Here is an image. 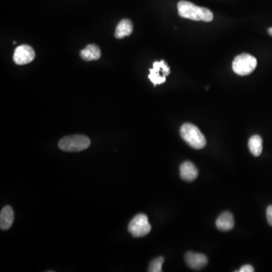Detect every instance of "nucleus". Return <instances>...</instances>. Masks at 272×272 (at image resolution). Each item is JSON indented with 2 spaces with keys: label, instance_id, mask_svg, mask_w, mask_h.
Here are the masks:
<instances>
[{
  "label": "nucleus",
  "instance_id": "4468645a",
  "mask_svg": "<svg viewBox=\"0 0 272 272\" xmlns=\"http://www.w3.org/2000/svg\"><path fill=\"white\" fill-rule=\"evenodd\" d=\"M248 146L253 156H260L263 152V139L259 135H253L249 139Z\"/></svg>",
  "mask_w": 272,
  "mask_h": 272
},
{
  "label": "nucleus",
  "instance_id": "423d86ee",
  "mask_svg": "<svg viewBox=\"0 0 272 272\" xmlns=\"http://www.w3.org/2000/svg\"><path fill=\"white\" fill-rule=\"evenodd\" d=\"M148 78L155 85L166 82V77L170 74V68L165 61H155L153 68L150 69Z\"/></svg>",
  "mask_w": 272,
  "mask_h": 272
},
{
  "label": "nucleus",
  "instance_id": "f03ea898",
  "mask_svg": "<svg viewBox=\"0 0 272 272\" xmlns=\"http://www.w3.org/2000/svg\"><path fill=\"white\" fill-rule=\"evenodd\" d=\"M181 137L194 149H202L206 145V138L198 127L192 123H185L180 129Z\"/></svg>",
  "mask_w": 272,
  "mask_h": 272
},
{
  "label": "nucleus",
  "instance_id": "dca6fc26",
  "mask_svg": "<svg viewBox=\"0 0 272 272\" xmlns=\"http://www.w3.org/2000/svg\"><path fill=\"white\" fill-rule=\"evenodd\" d=\"M254 269L253 266L250 265H245V266H242L237 272H254Z\"/></svg>",
  "mask_w": 272,
  "mask_h": 272
},
{
  "label": "nucleus",
  "instance_id": "0eeeda50",
  "mask_svg": "<svg viewBox=\"0 0 272 272\" xmlns=\"http://www.w3.org/2000/svg\"><path fill=\"white\" fill-rule=\"evenodd\" d=\"M34 58H35V52L30 45H20L15 48L13 59L17 65H27L34 61Z\"/></svg>",
  "mask_w": 272,
  "mask_h": 272
},
{
  "label": "nucleus",
  "instance_id": "39448f33",
  "mask_svg": "<svg viewBox=\"0 0 272 272\" xmlns=\"http://www.w3.org/2000/svg\"><path fill=\"white\" fill-rule=\"evenodd\" d=\"M129 233L134 237H142L146 236L152 231V226L145 214L136 215L129 222L128 226Z\"/></svg>",
  "mask_w": 272,
  "mask_h": 272
},
{
  "label": "nucleus",
  "instance_id": "9b49d317",
  "mask_svg": "<svg viewBox=\"0 0 272 272\" xmlns=\"http://www.w3.org/2000/svg\"><path fill=\"white\" fill-rule=\"evenodd\" d=\"M216 226L219 230L222 232H228L232 230L234 226V219L233 215L229 212H225L218 217Z\"/></svg>",
  "mask_w": 272,
  "mask_h": 272
},
{
  "label": "nucleus",
  "instance_id": "2eb2a0df",
  "mask_svg": "<svg viewBox=\"0 0 272 272\" xmlns=\"http://www.w3.org/2000/svg\"><path fill=\"white\" fill-rule=\"evenodd\" d=\"M163 263H164V258L163 256H159V257L154 259L153 261L151 263L148 272H161Z\"/></svg>",
  "mask_w": 272,
  "mask_h": 272
},
{
  "label": "nucleus",
  "instance_id": "f8f14e48",
  "mask_svg": "<svg viewBox=\"0 0 272 272\" xmlns=\"http://www.w3.org/2000/svg\"><path fill=\"white\" fill-rule=\"evenodd\" d=\"M80 56L84 61H96L101 58L100 48L95 44H90L80 52Z\"/></svg>",
  "mask_w": 272,
  "mask_h": 272
},
{
  "label": "nucleus",
  "instance_id": "6e6552de",
  "mask_svg": "<svg viewBox=\"0 0 272 272\" xmlns=\"http://www.w3.org/2000/svg\"><path fill=\"white\" fill-rule=\"evenodd\" d=\"M185 262L189 268L195 270H200L207 265L208 259L202 253L189 252L185 255Z\"/></svg>",
  "mask_w": 272,
  "mask_h": 272
},
{
  "label": "nucleus",
  "instance_id": "9d476101",
  "mask_svg": "<svg viewBox=\"0 0 272 272\" xmlns=\"http://www.w3.org/2000/svg\"><path fill=\"white\" fill-rule=\"evenodd\" d=\"M15 215L12 208L6 206L1 210L0 213V228L2 230H8L13 224Z\"/></svg>",
  "mask_w": 272,
  "mask_h": 272
},
{
  "label": "nucleus",
  "instance_id": "20e7f679",
  "mask_svg": "<svg viewBox=\"0 0 272 272\" xmlns=\"http://www.w3.org/2000/svg\"><path fill=\"white\" fill-rule=\"evenodd\" d=\"M257 66V60L250 54L243 53L237 55L232 64L233 72L240 76H246L251 74Z\"/></svg>",
  "mask_w": 272,
  "mask_h": 272
},
{
  "label": "nucleus",
  "instance_id": "f3484780",
  "mask_svg": "<svg viewBox=\"0 0 272 272\" xmlns=\"http://www.w3.org/2000/svg\"><path fill=\"white\" fill-rule=\"evenodd\" d=\"M266 216H267L269 225L272 226V205L268 207L267 211H266Z\"/></svg>",
  "mask_w": 272,
  "mask_h": 272
},
{
  "label": "nucleus",
  "instance_id": "7ed1b4c3",
  "mask_svg": "<svg viewBox=\"0 0 272 272\" xmlns=\"http://www.w3.org/2000/svg\"><path fill=\"white\" fill-rule=\"evenodd\" d=\"M91 145V141L83 135H74L61 139L58 147L61 151L67 152H78L87 149Z\"/></svg>",
  "mask_w": 272,
  "mask_h": 272
},
{
  "label": "nucleus",
  "instance_id": "a211bd4d",
  "mask_svg": "<svg viewBox=\"0 0 272 272\" xmlns=\"http://www.w3.org/2000/svg\"><path fill=\"white\" fill-rule=\"evenodd\" d=\"M268 32H269V35L272 37V28H269V29L268 30Z\"/></svg>",
  "mask_w": 272,
  "mask_h": 272
},
{
  "label": "nucleus",
  "instance_id": "ddd939ff",
  "mask_svg": "<svg viewBox=\"0 0 272 272\" xmlns=\"http://www.w3.org/2000/svg\"><path fill=\"white\" fill-rule=\"evenodd\" d=\"M133 31L132 21L128 19H123L117 24L115 31V37L117 39H122L124 37L131 35Z\"/></svg>",
  "mask_w": 272,
  "mask_h": 272
},
{
  "label": "nucleus",
  "instance_id": "1a4fd4ad",
  "mask_svg": "<svg viewBox=\"0 0 272 272\" xmlns=\"http://www.w3.org/2000/svg\"><path fill=\"white\" fill-rule=\"evenodd\" d=\"M180 176L183 180L192 182L198 176V169L192 162H184L180 166Z\"/></svg>",
  "mask_w": 272,
  "mask_h": 272
},
{
  "label": "nucleus",
  "instance_id": "f257e3e1",
  "mask_svg": "<svg viewBox=\"0 0 272 272\" xmlns=\"http://www.w3.org/2000/svg\"><path fill=\"white\" fill-rule=\"evenodd\" d=\"M177 7L179 15L182 18L204 22H210L213 21V12L204 7L197 6L192 2L185 0H182L179 2Z\"/></svg>",
  "mask_w": 272,
  "mask_h": 272
}]
</instances>
